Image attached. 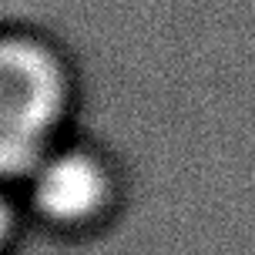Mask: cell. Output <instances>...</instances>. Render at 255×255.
I'll list each match as a JSON object with an SVG mask.
<instances>
[{
    "instance_id": "cell-1",
    "label": "cell",
    "mask_w": 255,
    "mask_h": 255,
    "mask_svg": "<svg viewBox=\"0 0 255 255\" xmlns=\"http://www.w3.org/2000/svg\"><path fill=\"white\" fill-rule=\"evenodd\" d=\"M71 74L61 51L30 30H0V188L27 181L61 144Z\"/></svg>"
},
{
    "instance_id": "cell-2",
    "label": "cell",
    "mask_w": 255,
    "mask_h": 255,
    "mask_svg": "<svg viewBox=\"0 0 255 255\" xmlns=\"http://www.w3.org/2000/svg\"><path fill=\"white\" fill-rule=\"evenodd\" d=\"M27 212L47 235L81 239L115 218L121 181L115 165L91 144H57L24 181Z\"/></svg>"
},
{
    "instance_id": "cell-3",
    "label": "cell",
    "mask_w": 255,
    "mask_h": 255,
    "mask_svg": "<svg viewBox=\"0 0 255 255\" xmlns=\"http://www.w3.org/2000/svg\"><path fill=\"white\" fill-rule=\"evenodd\" d=\"M17 232H20V215H17L13 202L3 195V188H0V255H10L13 252Z\"/></svg>"
}]
</instances>
